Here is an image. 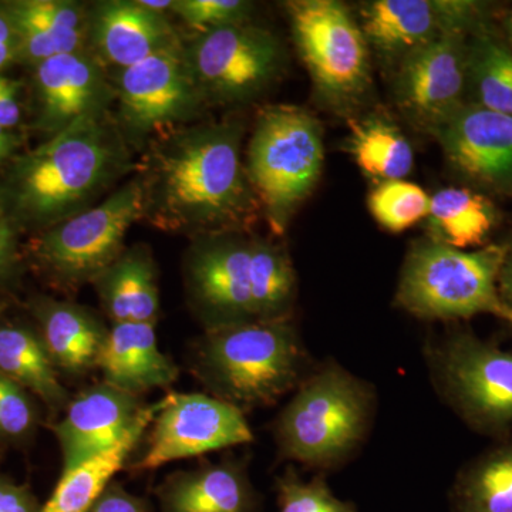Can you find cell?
Returning <instances> with one entry per match:
<instances>
[{
    "label": "cell",
    "mask_w": 512,
    "mask_h": 512,
    "mask_svg": "<svg viewBox=\"0 0 512 512\" xmlns=\"http://www.w3.org/2000/svg\"><path fill=\"white\" fill-rule=\"evenodd\" d=\"M244 126L237 120L188 124L154 138L137 175L144 218L192 238L238 234L261 208L242 164Z\"/></svg>",
    "instance_id": "1"
},
{
    "label": "cell",
    "mask_w": 512,
    "mask_h": 512,
    "mask_svg": "<svg viewBox=\"0 0 512 512\" xmlns=\"http://www.w3.org/2000/svg\"><path fill=\"white\" fill-rule=\"evenodd\" d=\"M6 165L0 202L19 231L33 235L99 204L120 178L137 170L111 113L84 117Z\"/></svg>",
    "instance_id": "2"
},
{
    "label": "cell",
    "mask_w": 512,
    "mask_h": 512,
    "mask_svg": "<svg viewBox=\"0 0 512 512\" xmlns=\"http://www.w3.org/2000/svg\"><path fill=\"white\" fill-rule=\"evenodd\" d=\"M184 268L205 329L291 318L296 274L278 245L238 234L195 238Z\"/></svg>",
    "instance_id": "3"
},
{
    "label": "cell",
    "mask_w": 512,
    "mask_h": 512,
    "mask_svg": "<svg viewBox=\"0 0 512 512\" xmlns=\"http://www.w3.org/2000/svg\"><path fill=\"white\" fill-rule=\"evenodd\" d=\"M291 318L205 329L195 372L218 399L245 409L271 406L311 373Z\"/></svg>",
    "instance_id": "4"
},
{
    "label": "cell",
    "mask_w": 512,
    "mask_h": 512,
    "mask_svg": "<svg viewBox=\"0 0 512 512\" xmlns=\"http://www.w3.org/2000/svg\"><path fill=\"white\" fill-rule=\"evenodd\" d=\"M376 414V394L336 362L312 370L279 414V453L303 466L328 470L363 446Z\"/></svg>",
    "instance_id": "5"
},
{
    "label": "cell",
    "mask_w": 512,
    "mask_h": 512,
    "mask_svg": "<svg viewBox=\"0 0 512 512\" xmlns=\"http://www.w3.org/2000/svg\"><path fill=\"white\" fill-rule=\"evenodd\" d=\"M504 255L505 244L463 251L433 238L414 242L404 259L397 305L420 319L491 315L512 325V309L498 289Z\"/></svg>",
    "instance_id": "6"
},
{
    "label": "cell",
    "mask_w": 512,
    "mask_h": 512,
    "mask_svg": "<svg viewBox=\"0 0 512 512\" xmlns=\"http://www.w3.org/2000/svg\"><path fill=\"white\" fill-rule=\"evenodd\" d=\"M323 163L322 127L316 117L288 104L259 111L245 167L275 235L285 234L293 214L318 183Z\"/></svg>",
    "instance_id": "7"
},
{
    "label": "cell",
    "mask_w": 512,
    "mask_h": 512,
    "mask_svg": "<svg viewBox=\"0 0 512 512\" xmlns=\"http://www.w3.org/2000/svg\"><path fill=\"white\" fill-rule=\"evenodd\" d=\"M437 392L468 429L493 441L512 437V352L456 328L427 348Z\"/></svg>",
    "instance_id": "8"
},
{
    "label": "cell",
    "mask_w": 512,
    "mask_h": 512,
    "mask_svg": "<svg viewBox=\"0 0 512 512\" xmlns=\"http://www.w3.org/2000/svg\"><path fill=\"white\" fill-rule=\"evenodd\" d=\"M143 218V185L136 174L89 210L33 235L30 256L53 284L79 289L123 254L128 229Z\"/></svg>",
    "instance_id": "9"
},
{
    "label": "cell",
    "mask_w": 512,
    "mask_h": 512,
    "mask_svg": "<svg viewBox=\"0 0 512 512\" xmlns=\"http://www.w3.org/2000/svg\"><path fill=\"white\" fill-rule=\"evenodd\" d=\"M299 55L323 99L350 104L370 86L369 45L359 22L336 0L286 3Z\"/></svg>",
    "instance_id": "10"
},
{
    "label": "cell",
    "mask_w": 512,
    "mask_h": 512,
    "mask_svg": "<svg viewBox=\"0 0 512 512\" xmlns=\"http://www.w3.org/2000/svg\"><path fill=\"white\" fill-rule=\"evenodd\" d=\"M114 90V119L130 147L188 126L207 104L192 76L183 43L119 70Z\"/></svg>",
    "instance_id": "11"
},
{
    "label": "cell",
    "mask_w": 512,
    "mask_h": 512,
    "mask_svg": "<svg viewBox=\"0 0 512 512\" xmlns=\"http://www.w3.org/2000/svg\"><path fill=\"white\" fill-rule=\"evenodd\" d=\"M184 52L207 104L255 99L271 86L284 64L279 40L249 23L200 33L184 45Z\"/></svg>",
    "instance_id": "12"
},
{
    "label": "cell",
    "mask_w": 512,
    "mask_h": 512,
    "mask_svg": "<svg viewBox=\"0 0 512 512\" xmlns=\"http://www.w3.org/2000/svg\"><path fill=\"white\" fill-rule=\"evenodd\" d=\"M254 440L244 412L207 394H170L151 423L148 447L134 468L154 470Z\"/></svg>",
    "instance_id": "13"
},
{
    "label": "cell",
    "mask_w": 512,
    "mask_h": 512,
    "mask_svg": "<svg viewBox=\"0 0 512 512\" xmlns=\"http://www.w3.org/2000/svg\"><path fill=\"white\" fill-rule=\"evenodd\" d=\"M466 35L443 32L400 62L396 103L414 126L436 134L466 106Z\"/></svg>",
    "instance_id": "14"
},
{
    "label": "cell",
    "mask_w": 512,
    "mask_h": 512,
    "mask_svg": "<svg viewBox=\"0 0 512 512\" xmlns=\"http://www.w3.org/2000/svg\"><path fill=\"white\" fill-rule=\"evenodd\" d=\"M32 128L49 138L84 117L110 113L114 83L89 52L52 57L33 67Z\"/></svg>",
    "instance_id": "15"
},
{
    "label": "cell",
    "mask_w": 512,
    "mask_h": 512,
    "mask_svg": "<svg viewBox=\"0 0 512 512\" xmlns=\"http://www.w3.org/2000/svg\"><path fill=\"white\" fill-rule=\"evenodd\" d=\"M434 137L464 180L512 197V117L467 103Z\"/></svg>",
    "instance_id": "16"
},
{
    "label": "cell",
    "mask_w": 512,
    "mask_h": 512,
    "mask_svg": "<svg viewBox=\"0 0 512 512\" xmlns=\"http://www.w3.org/2000/svg\"><path fill=\"white\" fill-rule=\"evenodd\" d=\"M181 43L164 13L140 0H107L89 6V52L104 67L127 69Z\"/></svg>",
    "instance_id": "17"
},
{
    "label": "cell",
    "mask_w": 512,
    "mask_h": 512,
    "mask_svg": "<svg viewBox=\"0 0 512 512\" xmlns=\"http://www.w3.org/2000/svg\"><path fill=\"white\" fill-rule=\"evenodd\" d=\"M141 407L136 396L103 383L69 403L66 416L55 424L63 468L79 466L119 443Z\"/></svg>",
    "instance_id": "18"
},
{
    "label": "cell",
    "mask_w": 512,
    "mask_h": 512,
    "mask_svg": "<svg viewBox=\"0 0 512 512\" xmlns=\"http://www.w3.org/2000/svg\"><path fill=\"white\" fill-rule=\"evenodd\" d=\"M156 323H114L97 360L104 383L136 396L170 386L178 367L157 345Z\"/></svg>",
    "instance_id": "19"
},
{
    "label": "cell",
    "mask_w": 512,
    "mask_h": 512,
    "mask_svg": "<svg viewBox=\"0 0 512 512\" xmlns=\"http://www.w3.org/2000/svg\"><path fill=\"white\" fill-rule=\"evenodd\" d=\"M360 28L367 45L387 60L400 62L420 46L446 32L436 0H375L360 9Z\"/></svg>",
    "instance_id": "20"
},
{
    "label": "cell",
    "mask_w": 512,
    "mask_h": 512,
    "mask_svg": "<svg viewBox=\"0 0 512 512\" xmlns=\"http://www.w3.org/2000/svg\"><path fill=\"white\" fill-rule=\"evenodd\" d=\"M35 315L53 365L73 375L97 366L109 329L96 313L74 303L40 298Z\"/></svg>",
    "instance_id": "21"
},
{
    "label": "cell",
    "mask_w": 512,
    "mask_h": 512,
    "mask_svg": "<svg viewBox=\"0 0 512 512\" xmlns=\"http://www.w3.org/2000/svg\"><path fill=\"white\" fill-rule=\"evenodd\" d=\"M160 501L161 512H252L255 497L244 468L225 461L168 478Z\"/></svg>",
    "instance_id": "22"
},
{
    "label": "cell",
    "mask_w": 512,
    "mask_h": 512,
    "mask_svg": "<svg viewBox=\"0 0 512 512\" xmlns=\"http://www.w3.org/2000/svg\"><path fill=\"white\" fill-rule=\"evenodd\" d=\"M93 285L114 323H156L160 289L156 262L146 245L124 249Z\"/></svg>",
    "instance_id": "23"
},
{
    "label": "cell",
    "mask_w": 512,
    "mask_h": 512,
    "mask_svg": "<svg viewBox=\"0 0 512 512\" xmlns=\"http://www.w3.org/2000/svg\"><path fill=\"white\" fill-rule=\"evenodd\" d=\"M160 403L141 407L136 420L131 424L119 443L99 456L89 458L79 466L63 468L52 497L40 508V512H87L109 487L111 478L123 468L127 458L143 439L144 433L153 423Z\"/></svg>",
    "instance_id": "24"
},
{
    "label": "cell",
    "mask_w": 512,
    "mask_h": 512,
    "mask_svg": "<svg viewBox=\"0 0 512 512\" xmlns=\"http://www.w3.org/2000/svg\"><path fill=\"white\" fill-rule=\"evenodd\" d=\"M430 238L457 249L483 248L497 225L493 202L470 188L448 187L430 197Z\"/></svg>",
    "instance_id": "25"
},
{
    "label": "cell",
    "mask_w": 512,
    "mask_h": 512,
    "mask_svg": "<svg viewBox=\"0 0 512 512\" xmlns=\"http://www.w3.org/2000/svg\"><path fill=\"white\" fill-rule=\"evenodd\" d=\"M0 373L39 396L56 412L67 404L69 393L57 379L45 343L32 329L19 325L0 328Z\"/></svg>",
    "instance_id": "26"
},
{
    "label": "cell",
    "mask_w": 512,
    "mask_h": 512,
    "mask_svg": "<svg viewBox=\"0 0 512 512\" xmlns=\"http://www.w3.org/2000/svg\"><path fill=\"white\" fill-rule=\"evenodd\" d=\"M453 498L457 512H512V437L493 441L461 468Z\"/></svg>",
    "instance_id": "27"
},
{
    "label": "cell",
    "mask_w": 512,
    "mask_h": 512,
    "mask_svg": "<svg viewBox=\"0 0 512 512\" xmlns=\"http://www.w3.org/2000/svg\"><path fill=\"white\" fill-rule=\"evenodd\" d=\"M349 150L360 170L383 181L404 180L412 173V144L387 117L372 114L350 123Z\"/></svg>",
    "instance_id": "28"
},
{
    "label": "cell",
    "mask_w": 512,
    "mask_h": 512,
    "mask_svg": "<svg viewBox=\"0 0 512 512\" xmlns=\"http://www.w3.org/2000/svg\"><path fill=\"white\" fill-rule=\"evenodd\" d=\"M13 26L43 33L63 53L89 50V6L73 0H8L0 2Z\"/></svg>",
    "instance_id": "29"
},
{
    "label": "cell",
    "mask_w": 512,
    "mask_h": 512,
    "mask_svg": "<svg viewBox=\"0 0 512 512\" xmlns=\"http://www.w3.org/2000/svg\"><path fill=\"white\" fill-rule=\"evenodd\" d=\"M467 86L471 104L512 117V53L487 33L468 46Z\"/></svg>",
    "instance_id": "30"
},
{
    "label": "cell",
    "mask_w": 512,
    "mask_h": 512,
    "mask_svg": "<svg viewBox=\"0 0 512 512\" xmlns=\"http://www.w3.org/2000/svg\"><path fill=\"white\" fill-rule=\"evenodd\" d=\"M367 205L384 229L403 232L427 220L430 197L420 185L410 181H383L370 192Z\"/></svg>",
    "instance_id": "31"
},
{
    "label": "cell",
    "mask_w": 512,
    "mask_h": 512,
    "mask_svg": "<svg viewBox=\"0 0 512 512\" xmlns=\"http://www.w3.org/2000/svg\"><path fill=\"white\" fill-rule=\"evenodd\" d=\"M254 5L245 0H173L171 12L200 33L249 23Z\"/></svg>",
    "instance_id": "32"
},
{
    "label": "cell",
    "mask_w": 512,
    "mask_h": 512,
    "mask_svg": "<svg viewBox=\"0 0 512 512\" xmlns=\"http://www.w3.org/2000/svg\"><path fill=\"white\" fill-rule=\"evenodd\" d=\"M279 512H356L355 505L339 500L322 477L306 483L289 471L279 480Z\"/></svg>",
    "instance_id": "33"
},
{
    "label": "cell",
    "mask_w": 512,
    "mask_h": 512,
    "mask_svg": "<svg viewBox=\"0 0 512 512\" xmlns=\"http://www.w3.org/2000/svg\"><path fill=\"white\" fill-rule=\"evenodd\" d=\"M36 412L28 392L0 373V436L20 439L35 426Z\"/></svg>",
    "instance_id": "34"
},
{
    "label": "cell",
    "mask_w": 512,
    "mask_h": 512,
    "mask_svg": "<svg viewBox=\"0 0 512 512\" xmlns=\"http://www.w3.org/2000/svg\"><path fill=\"white\" fill-rule=\"evenodd\" d=\"M19 228L0 202V286L10 284L19 274Z\"/></svg>",
    "instance_id": "35"
},
{
    "label": "cell",
    "mask_w": 512,
    "mask_h": 512,
    "mask_svg": "<svg viewBox=\"0 0 512 512\" xmlns=\"http://www.w3.org/2000/svg\"><path fill=\"white\" fill-rule=\"evenodd\" d=\"M87 512H150L146 501L128 493L120 484H109Z\"/></svg>",
    "instance_id": "36"
},
{
    "label": "cell",
    "mask_w": 512,
    "mask_h": 512,
    "mask_svg": "<svg viewBox=\"0 0 512 512\" xmlns=\"http://www.w3.org/2000/svg\"><path fill=\"white\" fill-rule=\"evenodd\" d=\"M20 89L22 83L0 73V127L18 130L22 123Z\"/></svg>",
    "instance_id": "37"
},
{
    "label": "cell",
    "mask_w": 512,
    "mask_h": 512,
    "mask_svg": "<svg viewBox=\"0 0 512 512\" xmlns=\"http://www.w3.org/2000/svg\"><path fill=\"white\" fill-rule=\"evenodd\" d=\"M0 512H40L28 487L0 477Z\"/></svg>",
    "instance_id": "38"
},
{
    "label": "cell",
    "mask_w": 512,
    "mask_h": 512,
    "mask_svg": "<svg viewBox=\"0 0 512 512\" xmlns=\"http://www.w3.org/2000/svg\"><path fill=\"white\" fill-rule=\"evenodd\" d=\"M18 64V36L12 20L0 6V73Z\"/></svg>",
    "instance_id": "39"
},
{
    "label": "cell",
    "mask_w": 512,
    "mask_h": 512,
    "mask_svg": "<svg viewBox=\"0 0 512 512\" xmlns=\"http://www.w3.org/2000/svg\"><path fill=\"white\" fill-rule=\"evenodd\" d=\"M23 136L19 130L0 127V165L8 164L13 157L18 156L22 147Z\"/></svg>",
    "instance_id": "40"
},
{
    "label": "cell",
    "mask_w": 512,
    "mask_h": 512,
    "mask_svg": "<svg viewBox=\"0 0 512 512\" xmlns=\"http://www.w3.org/2000/svg\"><path fill=\"white\" fill-rule=\"evenodd\" d=\"M498 289L501 298L512 309V241L505 244V255L501 265L500 278H498Z\"/></svg>",
    "instance_id": "41"
},
{
    "label": "cell",
    "mask_w": 512,
    "mask_h": 512,
    "mask_svg": "<svg viewBox=\"0 0 512 512\" xmlns=\"http://www.w3.org/2000/svg\"><path fill=\"white\" fill-rule=\"evenodd\" d=\"M141 5L146 6L147 9L154 10V12L164 13L171 10L173 0H140Z\"/></svg>",
    "instance_id": "42"
},
{
    "label": "cell",
    "mask_w": 512,
    "mask_h": 512,
    "mask_svg": "<svg viewBox=\"0 0 512 512\" xmlns=\"http://www.w3.org/2000/svg\"><path fill=\"white\" fill-rule=\"evenodd\" d=\"M507 32H508V36H510V40L512 43V12L510 13V15H508V18H507Z\"/></svg>",
    "instance_id": "43"
},
{
    "label": "cell",
    "mask_w": 512,
    "mask_h": 512,
    "mask_svg": "<svg viewBox=\"0 0 512 512\" xmlns=\"http://www.w3.org/2000/svg\"><path fill=\"white\" fill-rule=\"evenodd\" d=\"M5 306H6V305H5V302L0 301V312H2V311H3V309H5Z\"/></svg>",
    "instance_id": "44"
}]
</instances>
